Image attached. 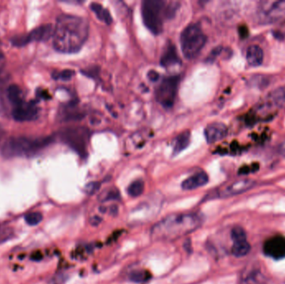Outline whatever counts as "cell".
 <instances>
[{
  "label": "cell",
  "mask_w": 285,
  "mask_h": 284,
  "mask_svg": "<svg viewBox=\"0 0 285 284\" xmlns=\"http://www.w3.org/2000/svg\"><path fill=\"white\" fill-rule=\"evenodd\" d=\"M89 32V24L85 19L75 15H60L53 34L54 48L64 54L77 53L88 40Z\"/></svg>",
  "instance_id": "1"
},
{
  "label": "cell",
  "mask_w": 285,
  "mask_h": 284,
  "mask_svg": "<svg viewBox=\"0 0 285 284\" xmlns=\"http://www.w3.org/2000/svg\"><path fill=\"white\" fill-rule=\"evenodd\" d=\"M202 219L196 213H174L167 216L151 229L154 241H174L197 230Z\"/></svg>",
  "instance_id": "2"
},
{
  "label": "cell",
  "mask_w": 285,
  "mask_h": 284,
  "mask_svg": "<svg viewBox=\"0 0 285 284\" xmlns=\"http://www.w3.org/2000/svg\"><path fill=\"white\" fill-rule=\"evenodd\" d=\"M207 42V37L200 25L192 23L183 29L180 37L181 48L184 57L193 60L197 57Z\"/></svg>",
  "instance_id": "3"
},
{
  "label": "cell",
  "mask_w": 285,
  "mask_h": 284,
  "mask_svg": "<svg viewBox=\"0 0 285 284\" xmlns=\"http://www.w3.org/2000/svg\"><path fill=\"white\" fill-rule=\"evenodd\" d=\"M165 8L166 2L161 0H145L142 2V21L152 34L159 35L162 33Z\"/></svg>",
  "instance_id": "4"
},
{
  "label": "cell",
  "mask_w": 285,
  "mask_h": 284,
  "mask_svg": "<svg viewBox=\"0 0 285 284\" xmlns=\"http://www.w3.org/2000/svg\"><path fill=\"white\" fill-rule=\"evenodd\" d=\"M257 15L259 22L263 24L285 22V0L260 2Z\"/></svg>",
  "instance_id": "5"
},
{
  "label": "cell",
  "mask_w": 285,
  "mask_h": 284,
  "mask_svg": "<svg viewBox=\"0 0 285 284\" xmlns=\"http://www.w3.org/2000/svg\"><path fill=\"white\" fill-rule=\"evenodd\" d=\"M180 76L174 75L163 79L155 89V98L158 102L166 108L174 106L180 85Z\"/></svg>",
  "instance_id": "6"
},
{
  "label": "cell",
  "mask_w": 285,
  "mask_h": 284,
  "mask_svg": "<svg viewBox=\"0 0 285 284\" xmlns=\"http://www.w3.org/2000/svg\"><path fill=\"white\" fill-rule=\"evenodd\" d=\"M62 139L78 154L82 156L87 155V148L89 140V131L88 128L83 127L67 128L62 133Z\"/></svg>",
  "instance_id": "7"
},
{
  "label": "cell",
  "mask_w": 285,
  "mask_h": 284,
  "mask_svg": "<svg viewBox=\"0 0 285 284\" xmlns=\"http://www.w3.org/2000/svg\"><path fill=\"white\" fill-rule=\"evenodd\" d=\"M49 142V140H30L22 138L13 139L4 146L3 154L10 156L33 154L40 148H43Z\"/></svg>",
  "instance_id": "8"
},
{
  "label": "cell",
  "mask_w": 285,
  "mask_h": 284,
  "mask_svg": "<svg viewBox=\"0 0 285 284\" xmlns=\"http://www.w3.org/2000/svg\"><path fill=\"white\" fill-rule=\"evenodd\" d=\"M255 185V182L252 179H241L237 180L231 183L224 185L217 191L218 196L220 198H229L236 196L239 194L244 193L253 188Z\"/></svg>",
  "instance_id": "9"
},
{
  "label": "cell",
  "mask_w": 285,
  "mask_h": 284,
  "mask_svg": "<svg viewBox=\"0 0 285 284\" xmlns=\"http://www.w3.org/2000/svg\"><path fill=\"white\" fill-rule=\"evenodd\" d=\"M39 110L35 102H27L23 100V102L14 108L11 114L13 118L18 121H29L36 119Z\"/></svg>",
  "instance_id": "10"
},
{
  "label": "cell",
  "mask_w": 285,
  "mask_h": 284,
  "mask_svg": "<svg viewBox=\"0 0 285 284\" xmlns=\"http://www.w3.org/2000/svg\"><path fill=\"white\" fill-rule=\"evenodd\" d=\"M264 251L270 258L282 259L285 258V238L283 236L272 237L264 244Z\"/></svg>",
  "instance_id": "11"
},
{
  "label": "cell",
  "mask_w": 285,
  "mask_h": 284,
  "mask_svg": "<svg viewBox=\"0 0 285 284\" xmlns=\"http://www.w3.org/2000/svg\"><path fill=\"white\" fill-rule=\"evenodd\" d=\"M228 134V128L222 122H213L204 130L206 140L208 143H214L224 140Z\"/></svg>",
  "instance_id": "12"
},
{
  "label": "cell",
  "mask_w": 285,
  "mask_h": 284,
  "mask_svg": "<svg viewBox=\"0 0 285 284\" xmlns=\"http://www.w3.org/2000/svg\"><path fill=\"white\" fill-rule=\"evenodd\" d=\"M180 63L181 61L178 54L176 47L173 43L168 42L163 53L162 57L160 60V64L164 68H168L173 65H177Z\"/></svg>",
  "instance_id": "13"
},
{
  "label": "cell",
  "mask_w": 285,
  "mask_h": 284,
  "mask_svg": "<svg viewBox=\"0 0 285 284\" xmlns=\"http://www.w3.org/2000/svg\"><path fill=\"white\" fill-rule=\"evenodd\" d=\"M208 182V174L204 172H200L189 177L182 183V188L183 190H194L196 188L203 187Z\"/></svg>",
  "instance_id": "14"
},
{
  "label": "cell",
  "mask_w": 285,
  "mask_h": 284,
  "mask_svg": "<svg viewBox=\"0 0 285 284\" xmlns=\"http://www.w3.org/2000/svg\"><path fill=\"white\" fill-rule=\"evenodd\" d=\"M247 61L252 67L261 65L264 61V51L260 46L251 45L247 49Z\"/></svg>",
  "instance_id": "15"
},
{
  "label": "cell",
  "mask_w": 285,
  "mask_h": 284,
  "mask_svg": "<svg viewBox=\"0 0 285 284\" xmlns=\"http://www.w3.org/2000/svg\"><path fill=\"white\" fill-rule=\"evenodd\" d=\"M189 142H190V133L188 131L181 133L180 135H178L174 140V145H173L174 155H177L183 150H184L188 147Z\"/></svg>",
  "instance_id": "16"
},
{
  "label": "cell",
  "mask_w": 285,
  "mask_h": 284,
  "mask_svg": "<svg viewBox=\"0 0 285 284\" xmlns=\"http://www.w3.org/2000/svg\"><path fill=\"white\" fill-rule=\"evenodd\" d=\"M8 87L5 81L0 80V114H7L10 112L8 100Z\"/></svg>",
  "instance_id": "17"
},
{
  "label": "cell",
  "mask_w": 285,
  "mask_h": 284,
  "mask_svg": "<svg viewBox=\"0 0 285 284\" xmlns=\"http://www.w3.org/2000/svg\"><path fill=\"white\" fill-rule=\"evenodd\" d=\"M90 9H92V11L94 12V14L97 16L99 20L103 21L108 25L111 24L113 19H112L110 13L108 11V9L103 8V6L98 3H92Z\"/></svg>",
  "instance_id": "18"
},
{
  "label": "cell",
  "mask_w": 285,
  "mask_h": 284,
  "mask_svg": "<svg viewBox=\"0 0 285 284\" xmlns=\"http://www.w3.org/2000/svg\"><path fill=\"white\" fill-rule=\"evenodd\" d=\"M269 102L278 108H285V87H280L271 92Z\"/></svg>",
  "instance_id": "19"
},
{
  "label": "cell",
  "mask_w": 285,
  "mask_h": 284,
  "mask_svg": "<svg viewBox=\"0 0 285 284\" xmlns=\"http://www.w3.org/2000/svg\"><path fill=\"white\" fill-rule=\"evenodd\" d=\"M251 250V246L247 241L234 243L232 247V253L237 258H241L246 256Z\"/></svg>",
  "instance_id": "20"
},
{
  "label": "cell",
  "mask_w": 285,
  "mask_h": 284,
  "mask_svg": "<svg viewBox=\"0 0 285 284\" xmlns=\"http://www.w3.org/2000/svg\"><path fill=\"white\" fill-rule=\"evenodd\" d=\"M144 190V183L142 180H135L128 186V193L129 196L139 197Z\"/></svg>",
  "instance_id": "21"
},
{
  "label": "cell",
  "mask_w": 285,
  "mask_h": 284,
  "mask_svg": "<svg viewBox=\"0 0 285 284\" xmlns=\"http://www.w3.org/2000/svg\"><path fill=\"white\" fill-rule=\"evenodd\" d=\"M231 238L234 243L247 241V234L245 231L240 226H236L232 229Z\"/></svg>",
  "instance_id": "22"
},
{
  "label": "cell",
  "mask_w": 285,
  "mask_h": 284,
  "mask_svg": "<svg viewBox=\"0 0 285 284\" xmlns=\"http://www.w3.org/2000/svg\"><path fill=\"white\" fill-rule=\"evenodd\" d=\"M129 278L134 283H144L150 279V273L148 271H136L132 273Z\"/></svg>",
  "instance_id": "23"
},
{
  "label": "cell",
  "mask_w": 285,
  "mask_h": 284,
  "mask_svg": "<svg viewBox=\"0 0 285 284\" xmlns=\"http://www.w3.org/2000/svg\"><path fill=\"white\" fill-rule=\"evenodd\" d=\"M43 216L40 213L38 212H34V213H30L27 214L25 216V221L29 225H37L40 223V222L42 221Z\"/></svg>",
  "instance_id": "24"
},
{
  "label": "cell",
  "mask_w": 285,
  "mask_h": 284,
  "mask_svg": "<svg viewBox=\"0 0 285 284\" xmlns=\"http://www.w3.org/2000/svg\"><path fill=\"white\" fill-rule=\"evenodd\" d=\"M120 198V193L117 189H109L105 193H102L100 195V200L105 202L108 200H115Z\"/></svg>",
  "instance_id": "25"
},
{
  "label": "cell",
  "mask_w": 285,
  "mask_h": 284,
  "mask_svg": "<svg viewBox=\"0 0 285 284\" xmlns=\"http://www.w3.org/2000/svg\"><path fill=\"white\" fill-rule=\"evenodd\" d=\"M179 3L176 2H173L170 3L168 5H166L165 8V19H172L174 17V15L176 14L177 9H179Z\"/></svg>",
  "instance_id": "26"
},
{
  "label": "cell",
  "mask_w": 285,
  "mask_h": 284,
  "mask_svg": "<svg viewBox=\"0 0 285 284\" xmlns=\"http://www.w3.org/2000/svg\"><path fill=\"white\" fill-rule=\"evenodd\" d=\"M222 52V46H219V47L214 48V49L210 52V54H209V55L207 57V59H206V62L209 63H214V61L216 60L217 58L220 56Z\"/></svg>",
  "instance_id": "27"
},
{
  "label": "cell",
  "mask_w": 285,
  "mask_h": 284,
  "mask_svg": "<svg viewBox=\"0 0 285 284\" xmlns=\"http://www.w3.org/2000/svg\"><path fill=\"white\" fill-rule=\"evenodd\" d=\"M12 230L8 227H1L0 228V243L7 241L12 236Z\"/></svg>",
  "instance_id": "28"
},
{
  "label": "cell",
  "mask_w": 285,
  "mask_h": 284,
  "mask_svg": "<svg viewBox=\"0 0 285 284\" xmlns=\"http://www.w3.org/2000/svg\"><path fill=\"white\" fill-rule=\"evenodd\" d=\"M74 71L67 69V70H63V71L59 73L56 79H61V80H69L72 77H73V76H74Z\"/></svg>",
  "instance_id": "29"
},
{
  "label": "cell",
  "mask_w": 285,
  "mask_h": 284,
  "mask_svg": "<svg viewBox=\"0 0 285 284\" xmlns=\"http://www.w3.org/2000/svg\"><path fill=\"white\" fill-rule=\"evenodd\" d=\"M100 188V183H90L89 184L86 185V193L89 194H93Z\"/></svg>",
  "instance_id": "30"
},
{
  "label": "cell",
  "mask_w": 285,
  "mask_h": 284,
  "mask_svg": "<svg viewBox=\"0 0 285 284\" xmlns=\"http://www.w3.org/2000/svg\"><path fill=\"white\" fill-rule=\"evenodd\" d=\"M148 78L152 82H156L160 79V74L155 70H150L148 73Z\"/></svg>",
  "instance_id": "31"
},
{
  "label": "cell",
  "mask_w": 285,
  "mask_h": 284,
  "mask_svg": "<svg viewBox=\"0 0 285 284\" xmlns=\"http://www.w3.org/2000/svg\"><path fill=\"white\" fill-rule=\"evenodd\" d=\"M250 172H252V168L248 167V166H244L239 170V174L244 175V174H248Z\"/></svg>",
  "instance_id": "32"
},
{
  "label": "cell",
  "mask_w": 285,
  "mask_h": 284,
  "mask_svg": "<svg viewBox=\"0 0 285 284\" xmlns=\"http://www.w3.org/2000/svg\"><path fill=\"white\" fill-rule=\"evenodd\" d=\"M3 63H4V57L2 52L0 51V68L3 66Z\"/></svg>",
  "instance_id": "33"
},
{
  "label": "cell",
  "mask_w": 285,
  "mask_h": 284,
  "mask_svg": "<svg viewBox=\"0 0 285 284\" xmlns=\"http://www.w3.org/2000/svg\"><path fill=\"white\" fill-rule=\"evenodd\" d=\"M281 153H282L284 155H285V141L284 142V143L281 145Z\"/></svg>",
  "instance_id": "34"
},
{
  "label": "cell",
  "mask_w": 285,
  "mask_h": 284,
  "mask_svg": "<svg viewBox=\"0 0 285 284\" xmlns=\"http://www.w3.org/2000/svg\"><path fill=\"white\" fill-rule=\"evenodd\" d=\"M3 128H2V127H1V125H0V140H2V137H3Z\"/></svg>",
  "instance_id": "35"
}]
</instances>
